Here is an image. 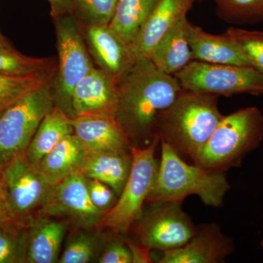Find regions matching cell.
<instances>
[{
    "label": "cell",
    "mask_w": 263,
    "mask_h": 263,
    "mask_svg": "<svg viewBox=\"0 0 263 263\" xmlns=\"http://www.w3.org/2000/svg\"><path fill=\"white\" fill-rule=\"evenodd\" d=\"M115 119L132 146H148L157 134L158 123L182 91L174 76L164 73L148 58L137 59L117 82Z\"/></svg>",
    "instance_id": "obj_1"
},
{
    "label": "cell",
    "mask_w": 263,
    "mask_h": 263,
    "mask_svg": "<svg viewBox=\"0 0 263 263\" xmlns=\"http://www.w3.org/2000/svg\"><path fill=\"white\" fill-rule=\"evenodd\" d=\"M218 98L183 89L161 116L157 129L160 141L182 158L193 161L224 117Z\"/></svg>",
    "instance_id": "obj_2"
},
{
    "label": "cell",
    "mask_w": 263,
    "mask_h": 263,
    "mask_svg": "<svg viewBox=\"0 0 263 263\" xmlns=\"http://www.w3.org/2000/svg\"><path fill=\"white\" fill-rule=\"evenodd\" d=\"M161 158L148 202L181 201L197 195L209 206L219 208L230 185L226 173L215 172L185 162L172 147L160 141Z\"/></svg>",
    "instance_id": "obj_3"
},
{
    "label": "cell",
    "mask_w": 263,
    "mask_h": 263,
    "mask_svg": "<svg viewBox=\"0 0 263 263\" xmlns=\"http://www.w3.org/2000/svg\"><path fill=\"white\" fill-rule=\"evenodd\" d=\"M263 139V114L257 107L240 109L224 116L193 163L215 172L226 173L241 165L243 159Z\"/></svg>",
    "instance_id": "obj_4"
},
{
    "label": "cell",
    "mask_w": 263,
    "mask_h": 263,
    "mask_svg": "<svg viewBox=\"0 0 263 263\" xmlns=\"http://www.w3.org/2000/svg\"><path fill=\"white\" fill-rule=\"evenodd\" d=\"M160 138L143 148L131 147L133 167L122 193L113 208L104 214L97 229L126 234L141 216L155 185L159 161L156 151Z\"/></svg>",
    "instance_id": "obj_5"
},
{
    "label": "cell",
    "mask_w": 263,
    "mask_h": 263,
    "mask_svg": "<svg viewBox=\"0 0 263 263\" xmlns=\"http://www.w3.org/2000/svg\"><path fill=\"white\" fill-rule=\"evenodd\" d=\"M53 80L0 114V173L26 153L43 118L54 108Z\"/></svg>",
    "instance_id": "obj_6"
},
{
    "label": "cell",
    "mask_w": 263,
    "mask_h": 263,
    "mask_svg": "<svg viewBox=\"0 0 263 263\" xmlns=\"http://www.w3.org/2000/svg\"><path fill=\"white\" fill-rule=\"evenodd\" d=\"M55 21L59 65L53 80L54 106L72 118L74 88L95 66L75 15H62Z\"/></svg>",
    "instance_id": "obj_7"
},
{
    "label": "cell",
    "mask_w": 263,
    "mask_h": 263,
    "mask_svg": "<svg viewBox=\"0 0 263 263\" xmlns=\"http://www.w3.org/2000/svg\"><path fill=\"white\" fill-rule=\"evenodd\" d=\"M174 76L183 89L197 94L217 97L263 94V74L250 66L193 60Z\"/></svg>",
    "instance_id": "obj_8"
},
{
    "label": "cell",
    "mask_w": 263,
    "mask_h": 263,
    "mask_svg": "<svg viewBox=\"0 0 263 263\" xmlns=\"http://www.w3.org/2000/svg\"><path fill=\"white\" fill-rule=\"evenodd\" d=\"M181 201L148 202L130 230H134L138 245L151 250H173L193 238L197 226L182 209Z\"/></svg>",
    "instance_id": "obj_9"
},
{
    "label": "cell",
    "mask_w": 263,
    "mask_h": 263,
    "mask_svg": "<svg viewBox=\"0 0 263 263\" xmlns=\"http://www.w3.org/2000/svg\"><path fill=\"white\" fill-rule=\"evenodd\" d=\"M0 181L15 220L29 227L41 215L51 185L29 163L25 154L3 169L0 173Z\"/></svg>",
    "instance_id": "obj_10"
},
{
    "label": "cell",
    "mask_w": 263,
    "mask_h": 263,
    "mask_svg": "<svg viewBox=\"0 0 263 263\" xmlns=\"http://www.w3.org/2000/svg\"><path fill=\"white\" fill-rule=\"evenodd\" d=\"M41 215L59 218L79 229L91 230L98 228L104 214L90 199L86 178L76 174L51 186Z\"/></svg>",
    "instance_id": "obj_11"
},
{
    "label": "cell",
    "mask_w": 263,
    "mask_h": 263,
    "mask_svg": "<svg viewBox=\"0 0 263 263\" xmlns=\"http://www.w3.org/2000/svg\"><path fill=\"white\" fill-rule=\"evenodd\" d=\"M235 250L234 242L216 223L197 226L195 234L186 245L162 252L158 263H221Z\"/></svg>",
    "instance_id": "obj_12"
},
{
    "label": "cell",
    "mask_w": 263,
    "mask_h": 263,
    "mask_svg": "<svg viewBox=\"0 0 263 263\" xmlns=\"http://www.w3.org/2000/svg\"><path fill=\"white\" fill-rule=\"evenodd\" d=\"M84 41L98 68L117 82L136 60L130 47L109 25L86 26Z\"/></svg>",
    "instance_id": "obj_13"
},
{
    "label": "cell",
    "mask_w": 263,
    "mask_h": 263,
    "mask_svg": "<svg viewBox=\"0 0 263 263\" xmlns=\"http://www.w3.org/2000/svg\"><path fill=\"white\" fill-rule=\"evenodd\" d=\"M118 102L117 81L101 69L95 67L74 88L72 117L84 114H102L115 117Z\"/></svg>",
    "instance_id": "obj_14"
},
{
    "label": "cell",
    "mask_w": 263,
    "mask_h": 263,
    "mask_svg": "<svg viewBox=\"0 0 263 263\" xmlns=\"http://www.w3.org/2000/svg\"><path fill=\"white\" fill-rule=\"evenodd\" d=\"M194 1L158 0L132 44L134 58H148L161 38L181 19L186 17Z\"/></svg>",
    "instance_id": "obj_15"
},
{
    "label": "cell",
    "mask_w": 263,
    "mask_h": 263,
    "mask_svg": "<svg viewBox=\"0 0 263 263\" xmlns=\"http://www.w3.org/2000/svg\"><path fill=\"white\" fill-rule=\"evenodd\" d=\"M73 134L89 152L130 150L131 144L115 117L102 114H84L70 118Z\"/></svg>",
    "instance_id": "obj_16"
},
{
    "label": "cell",
    "mask_w": 263,
    "mask_h": 263,
    "mask_svg": "<svg viewBox=\"0 0 263 263\" xmlns=\"http://www.w3.org/2000/svg\"><path fill=\"white\" fill-rule=\"evenodd\" d=\"M188 38L193 60L252 67L238 43L226 32L224 34H210L190 22Z\"/></svg>",
    "instance_id": "obj_17"
},
{
    "label": "cell",
    "mask_w": 263,
    "mask_h": 263,
    "mask_svg": "<svg viewBox=\"0 0 263 263\" xmlns=\"http://www.w3.org/2000/svg\"><path fill=\"white\" fill-rule=\"evenodd\" d=\"M133 162L131 149L89 152L79 174L108 185L119 197L130 174Z\"/></svg>",
    "instance_id": "obj_18"
},
{
    "label": "cell",
    "mask_w": 263,
    "mask_h": 263,
    "mask_svg": "<svg viewBox=\"0 0 263 263\" xmlns=\"http://www.w3.org/2000/svg\"><path fill=\"white\" fill-rule=\"evenodd\" d=\"M70 226L57 218L40 215L29 227L28 263L58 262L62 241Z\"/></svg>",
    "instance_id": "obj_19"
},
{
    "label": "cell",
    "mask_w": 263,
    "mask_h": 263,
    "mask_svg": "<svg viewBox=\"0 0 263 263\" xmlns=\"http://www.w3.org/2000/svg\"><path fill=\"white\" fill-rule=\"evenodd\" d=\"M89 152L76 135L65 136L40 162L37 171L50 185L79 174Z\"/></svg>",
    "instance_id": "obj_20"
},
{
    "label": "cell",
    "mask_w": 263,
    "mask_h": 263,
    "mask_svg": "<svg viewBox=\"0 0 263 263\" xmlns=\"http://www.w3.org/2000/svg\"><path fill=\"white\" fill-rule=\"evenodd\" d=\"M189 23L186 17L181 19L161 38L148 57L156 67L164 73L174 76L193 61Z\"/></svg>",
    "instance_id": "obj_21"
},
{
    "label": "cell",
    "mask_w": 263,
    "mask_h": 263,
    "mask_svg": "<svg viewBox=\"0 0 263 263\" xmlns=\"http://www.w3.org/2000/svg\"><path fill=\"white\" fill-rule=\"evenodd\" d=\"M72 133L70 117L54 106L43 118L26 152V158L29 163L37 168L44 157L65 136Z\"/></svg>",
    "instance_id": "obj_22"
},
{
    "label": "cell",
    "mask_w": 263,
    "mask_h": 263,
    "mask_svg": "<svg viewBox=\"0 0 263 263\" xmlns=\"http://www.w3.org/2000/svg\"><path fill=\"white\" fill-rule=\"evenodd\" d=\"M158 0H118L109 27L131 47Z\"/></svg>",
    "instance_id": "obj_23"
},
{
    "label": "cell",
    "mask_w": 263,
    "mask_h": 263,
    "mask_svg": "<svg viewBox=\"0 0 263 263\" xmlns=\"http://www.w3.org/2000/svg\"><path fill=\"white\" fill-rule=\"evenodd\" d=\"M57 69L27 76L0 75V114L54 79Z\"/></svg>",
    "instance_id": "obj_24"
},
{
    "label": "cell",
    "mask_w": 263,
    "mask_h": 263,
    "mask_svg": "<svg viewBox=\"0 0 263 263\" xmlns=\"http://www.w3.org/2000/svg\"><path fill=\"white\" fill-rule=\"evenodd\" d=\"M55 68L50 59L25 56L8 41L0 43V75L27 76Z\"/></svg>",
    "instance_id": "obj_25"
},
{
    "label": "cell",
    "mask_w": 263,
    "mask_h": 263,
    "mask_svg": "<svg viewBox=\"0 0 263 263\" xmlns=\"http://www.w3.org/2000/svg\"><path fill=\"white\" fill-rule=\"evenodd\" d=\"M29 227L17 221L0 227V263H26L28 257Z\"/></svg>",
    "instance_id": "obj_26"
},
{
    "label": "cell",
    "mask_w": 263,
    "mask_h": 263,
    "mask_svg": "<svg viewBox=\"0 0 263 263\" xmlns=\"http://www.w3.org/2000/svg\"><path fill=\"white\" fill-rule=\"evenodd\" d=\"M216 13L228 23L263 22V0H215Z\"/></svg>",
    "instance_id": "obj_27"
},
{
    "label": "cell",
    "mask_w": 263,
    "mask_h": 263,
    "mask_svg": "<svg viewBox=\"0 0 263 263\" xmlns=\"http://www.w3.org/2000/svg\"><path fill=\"white\" fill-rule=\"evenodd\" d=\"M80 229L69 238L65 249L60 254L59 263H87L98 256L100 240L97 235Z\"/></svg>",
    "instance_id": "obj_28"
},
{
    "label": "cell",
    "mask_w": 263,
    "mask_h": 263,
    "mask_svg": "<svg viewBox=\"0 0 263 263\" xmlns=\"http://www.w3.org/2000/svg\"><path fill=\"white\" fill-rule=\"evenodd\" d=\"M73 14L85 24L109 25L118 0H72Z\"/></svg>",
    "instance_id": "obj_29"
},
{
    "label": "cell",
    "mask_w": 263,
    "mask_h": 263,
    "mask_svg": "<svg viewBox=\"0 0 263 263\" xmlns=\"http://www.w3.org/2000/svg\"><path fill=\"white\" fill-rule=\"evenodd\" d=\"M226 33L238 43L252 67L263 74V31L230 27Z\"/></svg>",
    "instance_id": "obj_30"
},
{
    "label": "cell",
    "mask_w": 263,
    "mask_h": 263,
    "mask_svg": "<svg viewBox=\"0 0 263 263\" xmlns=\"http://www.w3.org/2000/svg\"><path fill=\"white\" fill-rule=\"evenodd\" d=\"M107 241L98 257L100 263H133L130 249L127 239L123 238L122 233L111 231Z\"/></svg>",
    "instance_id": "obj_31"
},
{
    "label": "cell",
    "mask_w": 263,
    "mask_h": 263,
    "mask_svg": "<svg viewBox=\"0 0 263 263\" xmlns=\"http://www.w3.org/2000/svg\"><path fill=\"white\" fill-rule=\"evenodd\" d=\"M86 181L91 202L98 210L106 214L115 205L118 199L117 194L108 185L98 180L86 178Z\"/></svg>",
    "instance_id": "obj_32"
},
{
    "label": "cell",
    "mask_w": 263,
    "mask_h": 263,
    "mask_svg": "<svg viewBox=\"0 0 263 263\" xmlns=\"http://www.w3.org/2000/svg\"><path fill=\"white\" fill-rule=\"evenodd\" d=\"M128 245L130 249L133 263H148L153 262L151 257V249L140 245L133 243L127 239Z\"/></svg>",
    "instance_id": "obj_33"
},
{
    "label": "cell",
    "mask_w": 263,
    "mask_h": 263,
    "mask_svg": "<svg viewBox=\"0 0 263 263\" xmlns=\"http://www.w3.org/2000/svg\"><path fill=\"white\" fill-rule=\"evenodd\" d=\"M51 5V14L53 18L66 14H73L72 0H48Z\"/></svg>",
    "instance_id": "obj_34"
},
{
    "label": "cell",
    "mask_w": 263,
    "mask_h": 263,
    "mask_svg": "<svg viewBox=\"0 0 263 263\" xmlns=\"http://www.w3.org/2000/svg\"><path fill=\"white\" fill-rule=\"evenodd\" d=\"M16 221L12 215L0 181V227Z\"/></svg>",
    "instance_id": "obj_35"
},
{
    "label": "cell",
    "mask_w": 263,
    "mask_h": 263,
    "mask_svg": "<svg viewBox=\"0 0 263 263\" xmlns=\"http://www.w3.org/2000/svg\"><path fill=\"white\" fill-rule=\"evenodd\" d=\"M6 39L4 37V36L2 34L1 32H0V43H3L6 42Z\"/></svg>",
    "instance_id": "obj_36"
}]
</instances>
